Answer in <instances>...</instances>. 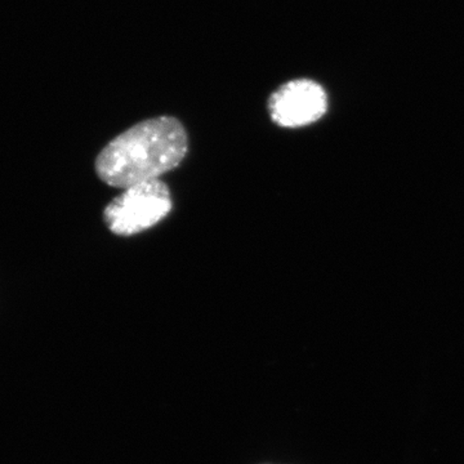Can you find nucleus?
<instances>
[{
	"mask_svg": "<svg viewBox=\"0 0 464 464\" xmlns=\"http://www.w3.org/2000/svg\"><path fill=\"white\" fill-rule=\"evenodd\" d=\"M264 464H268V463H264Z\"/></svg>",
	"mask_w": 464,
	"mask_h": 464,
	"instance_id": "4",
	"label": "nucleus"
},
{
	"mask_svg": "<svg viewBox=\"0 0 464 464\" xmlns=\"http://www.w3.org/2000/svg\"><path fill=\"white\" fill-rule=\"evenodd\" d=\"M328 110V94L311 79H295L271 94L268 112L282 128H301L315 123Z\"/></svg>",
	"mask_w": 464,
	"mask_h": 464,
	"instance_id": "3",
	"label": "nucleus"
},
{
	"mask_svg": "<svg viewBox=\"0 0 464 464\" xmlns=\"http://www.w3.org/2000/svg\"><path fill=\"white\" fill-rule=\"evenodd\" d=\"M188 152L185 127L173 116L140 121L116 136L96 159L94 168L103 183L127 188L154 181L176 169Z\"/></svg>",
	"mask_w": 464,
	"mask_h": 464,
	"instance_id": "1",
	"label": "nucleus"
},
{
	"mask_svg": "<svg viewBox=\"0 0 464 464\" xmlns=\"http://www.w3.org/2000/svg\"><path fill=\"white\" fill-rule=\"evenodd\" d=\"M123 190L103 210V222L118 237L141 234L163 221L172 210V194L160 179L137 183Z\"/></svg>",
	"mask_w": 464,
	"mask_h": 464,
	"instance_id": "2",
	"label": "nucleus"
}]
</instances>
